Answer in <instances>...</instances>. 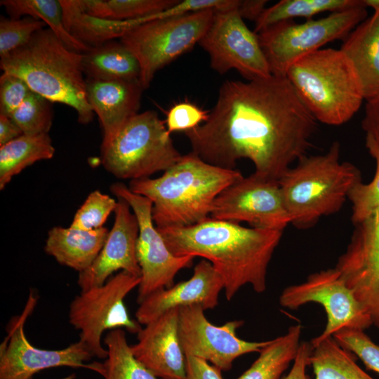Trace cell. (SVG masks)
Returning a JSON list of instances; mask_svg holds the SVG:
<instances>
[{"mask_svg":"<svg viewBox=\"0 0 379 379\" xmlns=\"http://www.w3.org/2000/svg\"><path fill=\"white\" fill-rule=\"evenodd\" d=\"M317 120L286 77L225 81L207 120L185 132L192 152L213 166L253 162L256 174L279 180L306 155Z\"/></svg>","mask_w":379,"mask_h":379,"instance_id":"1","label":"cell"},{"mask_svg":"<svg viewBox=\"0 0 379 379\" xmlns=\"http://www.w3.org/2000/svg\"><path fill=\"white\" fill-rule=\"evenodd\" d=\"M157 230L174 255L199 256L212 264L227 300L247 284L256 293L265 291L267 267L284 231L210 217L190 226Z\"/></svg>","mask_w":379,"mask_h":379,"instance_id":"2","label":"cell"},{"mask_svg":"<svg viewBox=\"0 0 379 379\" xmlns=\"http://www.w3.org/2000/svg\"><path fill=\"white\" fill-rule=\"evenodd\" d=\"M242 177L239 170L213 166L191 152L161 176L131 180L128 188L152 202L157 228L182 227L209 218L218 195Z\"/></svg>","mask_w":379,"mask_h":379,"instance_id":"3","label":"cell"},{"mask_svg":"<svg viewBox=\"0 0 379 379\" xmlns=\"http://www.w3.org/2000/svg\"><path fill=\"white\" fill-rule=\"evenodd\" d=\"M82 58V53L68 48L50 28L44 27L27 44L1 58L0 67L50 102L72 107L79 122L87 124L94 112L86 98Z\"/></svg>","mask_w":379,"mask_h":379,"instance_id":"4","label":"cell"},{"mask_svg":"<svg viewBox=\"0 0 379 379\" xmlns=\"http://www.w3.org/2000/svg\"><path fill=\"white\" fill-rule=\"evenodd\" d=\"M340 151L339 142H333L322 154L300 158L279 179L291 223L297 228H309L339 211L350 190L361 181L357 167L340 161Z\"/></svg>","mask_w":379,"mask_h":379,"instance_id":"5","label":"cell"},{"mask_svg":"<svg viewBox=\"0 0 379 379\" xmlns=\"http://www.w3.org/2000/svg\"><path fill=\"white\" fill-rule=\"evenodd\" d=\"M286 77L315 119L327 125L347 122L365 100L357 74L340 48H321L305 56Z\"/></svg>","mask_w":379,"mask_h":379,"instance_id":"6","label":"cell"},{"mask_svg":"<svg viewBox=\"0 0 379 379\" xmlns=\"http://www.w3.org/2000/svg\"><path fill=\"white\" fill-rule=\"evenodd\" d=\"M181 157L166 123L153 110L138 113L101 145L104 168L120 179L149 178L166 171Z\"/></svg>","mask_w":379,"mask_h":379,"instance_id":"7","label":"cell"},{"mask_svg":"<svg viewBox=\"0 0 379 379\" xmlns=\"http://www.w3.org/2000/svg\"><path fill=\"white\" fill-rule=\"evenodd\" d=\"M367 7L361 5L327 16L281 22L258 33L272 75L286 77L288 69L305 56L335 40H344L366 19Z\"/></svg>","mask_w":379,"mask_h":379,"instance_id":"8","label":"cell"},{"mask_svg":"<svg viewBox=\"0 0 379 379\" xmlns=\"http://www.w3.org/2000/svg\"><path fill=\"white\" fill-rule=\"evenodd\" d=\"M215 10L207 9L142 23L119 39L137 58L140 82L149 88L155 74L192 49L210 27Z\"/></svg>","mask_w":379,"mask_h":379,"instance_id":"9","label":"cell"},{"mask_svg":"<svg viewBox=\"0 0 379 379\" xmlns=\"http://www.w3.org/2000/svg\"><path fill=\"white\" fill-rule=\"evenodd\" d=\"M140 282V277L121 271L104 284L81 291L69 305V321L79 331V341L93 357L106 359L107 349L101 344L106 330L126 329L138 333L140 324L131 319L124 298Z\"/></svg>","mask_w":379,"mask_h":379,"instance_id":"10","label":"cell"},{"mask_svg":"<svg viewBox=\"0 0 379 379\" xmlns=\"http://www.w3.org/2000/svg\"><path fill=\"white\" fill-rule=\"evenodd\" d=\"M36 303L37 296L30 291L23 312L7 325V335L0 346V379H32L41 371L60 366L86 368L102 375V364H86L93 357L79 340L55 350L40 349L29 343L24 327Z\"/></svg>","mask_w":379,"mask_h":379,"instance_id":"11","label":"cell"},{"mask_svg":"<svg viewBox=\"0 0 379 379\" xmlns=\"http://www.w3.org/2000/svg\"><path fill=\"white\" fill-rule=\"evenodd\" d=\"M238 5L215 11L199 44L208 53L211 68L221 74L235 69L247 81L269 77L258 34L246 26Z\"/></svg>","mask_w":379,"mask_h":379,"instance_id":"12","label":"cell"},{"mask_svg":"<svg viewBox=\"0 0 379 379\" xmlns=\"http://www.w3.org/2000/svg\"><path fill=\"white\" fill-rule=\"evenodd\" d=\"M310 302L320 304L327 316L326 327L312 339V347L343 328L365 331L373 325L335 267L311 274L304 282L285 288L279 296V304L291 310Z\"/></svg>","mask_w":379,"mask_h":379,"instance_id":"13","label":"cell"},{"mask_svg":"<svg viewBox=\"0 0 379 379\" xmlns=\"http://www.w3.org/2000/svg\"><path fill=\"white\" fill-rule=\"evenodd\" d=\"M110 190L129 204L138 220L136 255L141 276L137 301L140 304L152 293L172 286L176 274L190 267L194 257H178L170 251L153 221L152 202L149 199L121 182L114 183Z\"/></svg>","mask_w":379,"mask_h":379,"instance_id":"14","label":"cell"},{"mask_svg":"<svg viewBox=\"0 0 379 379\" xmlns=\"http://www.w3.org/2000/svg\"><path fill=\"white\" fill-rule=\"evenodd\" d=\"M210 218L251 227L284 230L291 222L279 180L255 173L224 189L214 200Z\"/></svg>","mask_w":379,"mask_h":379,"instance_id":"15","label":"cell"},{"mask_svg":"<svg viewBox=\"0 0 379 379\" xmlns=\"http://www.w3.org/2000/svg\"><path fill=\"white\" fill-rule=\"evenodd\" d=\"M198 305L179 309L178 333L185 356L202 359L223 371L239 357L260 352L270 340L246 341L237 335L244 321L234 320L218 326L209 322Z\"/></svg>","mask_w":379,"mask_h":379,"instance_id":"16","label":"cell"},{"mask_svg":"<svg viewBox=\"0 0 379 379\" xmlns=\"http://www.w3.org/2000/svg\"><path fill=\"white\" fill-rule=\"evenodd\" d=\"M354 226L335 267L379 328V211Z\"/></svg>","mask_w":379,"mask_h":379,"instance_id":"17","label":"cell"},{"mask_svg":"<svg viewBox=\"0 0 379 379\" xmlns=\"http://www.w3.org/2000/svg\"><path fill=\"white\" fill-rule=\"evenodd\" d=\"M130 208L125 200L117 197L114 222L102 248L92 265L79 274L77 284L81 291L102 286L119 270L141 276L136 255L139 227Z\"/></svg>","mask_w":379,"mask_h":379,"instance_id":"18","label":"cell"},{"mask_svg":"<svg viewBox=\"0 0 379 379\" xmlns=\"http://www.w3.org/2000/svg\"><path fill=\"white\" fill-rule=\"evenodd\" d=\"M222 289L221 277L209 261L203 259L195 265L189 279L157 291L145 298L135 312L136 321L145 326L170 310L188 306L198 305L204 310L213 309L218 304Z\"/></svg>","mask_w":379,"mask_h":379,"instance_id":"19","label":"cell"},{"mask_svg":"<svg viewBox=\"0 0 379 379\" xmlns=\"http://www.w3.org/2000/svg\"><path fill=\"white\" fill-rule=\"evenodd\" d=\"M179 309L170 310L145 325L138 343L131 346L134 356L161 379H186V357L179 333Z\"/></svg>","mask_w":379,"mask_h":379,"instance_id":"20","label":"cell"},{"mask_svg":"<svg viewBox=\"0 0 379 379\" xmlns=\"http://www.w3.org/2000/svg\"><path fill=\"white\" fill-rule=\"evenodd\" d=\"M87 100L100 120L107 142L138 114L144 90L139 80L86 79Z\"/></svg>","mask_w":379,"mask_h":379,"instance_id":"21","label":"cell"},{"mask_svg":"<svg viewBox=\"0 0 379 379\" xmlns=\"http://www.w3.org/2000/svg\"><path fill=\"white\" fill-rule=\"evenodd\" d=\"M340 49L354 67L365 100L379 94V12L358 25Z\"/></svg>","mask_w":379,"mask_h":379,"instance_id":"22","label":"cell"},{"mask_svg":"<svg viewBox=\"0 0 379 379\" xmlns=\"http://www.w3.org/2000/svg\"><path fill=\"white\" fill-rule=\"evenodd\" d=\"M109 232L103 227L93 230L54 227L48 231L44 249L58 262L80 273L95 260Z\"/></svg>","mask_w":379,"mask_h":379,"instance_id":"23","label":"cell"},{"mask_svg":"<svg viewBox=\"0 0 379 379\" xmlns=\"http://www.w3.org/2000/svg\"><path fill=\"white\" fill-rule=\"evenodd\" d=\"M62 8L63 23L73 37L89 47L101 45L107 41L121 38L132 28L154 16L127 20L103 19L85 13L80 0H60Z\"/></svg>","mask_w":379,"mask_h":379,"instance_id":"24","label":"cell"},{"mask_svg":"<svg viewBox=\"0 0 379 379\" xmlns=\"http://www.w3.org/2000/svg\"><path fill=\"white\" fill-rule=\"evenodd\" d=\"M87 79L139 80L140 67L135 56L120 41H107L82 53Z\"/></svg>","mask_w":379,"mask_h":379,"instance_id":"25","label":"cell"},{"mask_svg":"<svg viewBox=\"0 0 379 379\" xmlns=\"http://www.w3.org/2000/svg\"><path fill=\"white\" fill-rule=\"evenodd\" d=\"M301 332L302 326L295 324L284 335L270 340L251 367L237 379H281L298 354Z\"/></svg>","mask_w":379,"mask_h":379,"instance_id":"26","label":"cell"},{"mask_svg":"<svg viewBox=\"0 0 379 379\" xmlns=\"http://www.w3.org/2000/svg\"><path fill=\"white\" fill-rule=\"evenodd\" d=\"M55 148L47 134L22 135L0 147V189L12 178L34 163L51 159Z\"/></svg>","mask_w":379,"mask_h":379,"instance_id":"27","label":"cell"},{"mask_svg":"<svg viewBox=\"0 0 379 379\" xmlns=\"http://www.w3.org/2000/svg\"><path fill=\"white\" fill-rule=\"evenodd\" d=\"M356 359L331 336L312 347L310 366L314 379H374L357 365Z\"/></svg>","mask_w":379,"mask_h":379,"instance_id":"28","label":"cell"},{"mask_svg":"<svg viewBox=\"0 0 379 379\" xmlns=\"http://www.w3.org/2000/svg\"><path fill=\"white\" fill-rule=\"evenodd\" d=\"M362 2L363 0H281L265 9L255 22L254 32L258 34L270 26L295 18L310 20L321 13L344 11Z\"/></svg>","mask_w":379,"mask_h":379,"instance_id":"29","label":"cell"},{"mask_svg":"<svg viewBox=\"0 0 379 379\" xmlns=\"http://www.w3.org/2000/svg\"><path fill=\"white\" fill-rule=\"evenodd\" d=\"M11 18L30 16L42 20L69 49L84 53L91 47L73 37L65 27L60 0H2Z\"/></svg>","mask_w":379,"mask_h":379,"instance_id":"30","label":"cell"},{"mask_svg":"<svg viewBox=\"0 0 379 379\" xmlns=\"http://www.w3.org/2000/svg\"><path fill=\"white\" fill-rule=\"evenodd\" d=\"M104 343L107 351L102 364L105 379H158L134 356L124 329L110 330Z\"/></svg>","mask_w":379,"mask_h":379,"instance_id":"31","label":"cell"},{"mask_svg":"<svg viewBox=\"0 0 379 379\" xmlns=\"http://www.w3.org/2000/svg\"><path fill=\"white\" fill-rule=\"evenodd\" d=\"M87 14L103 19L127 20L154 16L178 0H80Z\"/></svg>","mask_w":379,"mask_h":379,"instance_id":"32","label":"cell"},{"mask_svg":"<svg viewBox=\"0 0 379 379\" xmlns=\"http://www.w3.org/2000/svg\"><path fill=\"white\" fill-rule=\"evenodd\" d=\"M366 147L375 159V171L370 182H358L348 194L354 225L367 220L379 211V145L371 138L366 136Z\"/></svg>","mask_w":379,"mask_h":379,"instance_id":"33","label":"cell"},{"mask_svg":"<svg viewBox=\"0 0 379 379\" xmlns=\"http://www.w3.org/2000/svg\"><path fill=\"white\" fill-rule=\"evenodd\" d=\"M50 102L39 94L31 91L10 118L25 135L47 134L51 128L53 116Z\"/></svg>","mask_w":379,"mask_h":379,"instance_id":"34","label":"cell"},{"mask_svg":"<svg viewBox=\"0 0 379 379\" xmlns=\"http://www.w3.org/2000/svg\"><path fill=\"white\" fill-rule=\"evenodd\" d=\"M41 20L30 16L22 18H0V56L9 53L27 44L32 36L46 26Z\"/></svg>","mask_w":379,"mask_h":379,"instance_id":"35","label":"cell"},{"mask_svg":"<svg viewBox=\"0 0 379 379\" xmlns=\"http://www.w3.org/2000/svg\"><path fill=\"white\" fill-rule=\"evenodd\" d=\"M117 204L113 198L95 190L77 210L70 227L81 230L101 228L109 215L114 211Z\"/></svg>","mask_w":379,"mask_h":379,"instance_id":"36","label":"cell"},{"mask_svg":"<svg viewBox=\"0 0 379 379\" xmlns=\"http://www.w3.org/2000/svg\"><path fill=\"white\" fill-rule=\"evenodd\" d=\"M345 350L359 358L366 367L379 375V345L364 332L357 328H343L333 335Z\"/></svg>","mask_w":379,"mask_h":379,"instance_id":"37","label":"cell"},{"mask_svg":"<svg viewBox=\"0 0 379 379\" xmlns=\"http://www.w3.org/2000/svg\"><path fill=\"white\" fill-rule=\"evenodd\" d=\"M208 114V111L191 102H179L168 111L165 123L170 133L177 131L185 133L204 123Z\"/></svg>","mask_w":379,"mask_h":379,"instance_id":"38","label":"cell"},{"mask_svg":"<svg viewBox=\"0 0 379 379\" xmlns=\"http://www.w3.org/2000/svg\"><path fill=\"white\" fill-rule=\"evenodd\" d=\"M31 91L22 79L4 72L0 77V114L10 117Z\"/></svg>","mask_w":379,"mask_h":379,"instance_id":"39","label":"cell"},{"mask_svg":"<svg viewBox=\"0 0 379 379\" xmlns=\"http://www.w3.org/2000/svg\"><path fill=\"white\" fill-rule=\"evenodd\" d=\"M186 357V379H222L221 370L202 359Z\"/></svg>","mask_w":379,"mask_h":379,"instance_id":"40","label":"cell"},{"mask_svg":"<svg viewBox=\"0 0 379 379\" xmlns=\"http://www.w3.org/2000/svg\"><path fill=\"white\" fill-rule=\"evenodd\" d=\"M362 128L366 136L379 145V94L366 100Z\"/></svg>","mask_w":379,"mask_h":379,"instance_id":"41","label":"cell"},{"mask_svg":"<svg viewBox=\"0 0 379 379\" xmlns=\"http://www.w3.org/2000/svg\"><path fill=\"white\" fill-rule=\"evenodd\" d=\"M312 351V345L308 342H302L298 354L293 362L288 373L281 379H311L306 370L310 364V357Z\"/></svg>","mask_w":379,"mask_h":379,"instance_id":"42","label":"cell"},{"mask_svg":"<svg viewBox=\"0 0 379 379\" xmlns=\"http://www.w3.org/2000/svg\"><path fill=\"white\" fill-rule=\"evenodd\" d=\"M266 0L239 1L238 11L243 19L256 21L265 11Z\"/></svg>","mask_w":379,"mask_h":379,"instance_id":"43","label":"cell"},{"mask_svg":"<svg viewBox=\"0 0 379 379\" xmlns=\"http://www.w3.org/2000/svg\"><path fill=\"white\" fill-rule=\"evenodd\" d=\"M23 135L21 129L13 120L0 114V147Z\"/></svg>","mask_w":379,"mask_h":379,"instance_id":"44","label":"cell"},{"mask_svg":"<svg viewBox=\"0 0 379 379\" xmlns=\"http://www.w3.org/2000/svg\"><path fill=\"white\" fill-rule=\"evenodd\" d=\"M366 6L374 10V12H379V0H364Z\"/></svg>","mask_w":379,"mask_h":379,"instance_id":"45","label":"cell"},{"mask_svg":"<svg viewBox=\"0 0 379 379\" xmlns=\"http://www.w3.org/2000/svg\"><path fill=\"white\" fill-rule=\"evenodd\" d=\"M60 379H77V378H76V375L74 373H72L71 375H67V377H65Z\"/></svg>","mask_w":379,"mask_h":379,"instance_id":"46","label":"cell"},{"mask_svg":"<svg viewBox=\"0 0 379 379\" xmlns=\"http://www.w3.org/2000/svg\"><path fill=\"white\" fill-rule=\"evenodd\" d=\"M164 379H169V378H164Z\"/></svg>","mask_w":379,"mask_h":379,"instance_id":"47","label":"cell"}]
</instances>
